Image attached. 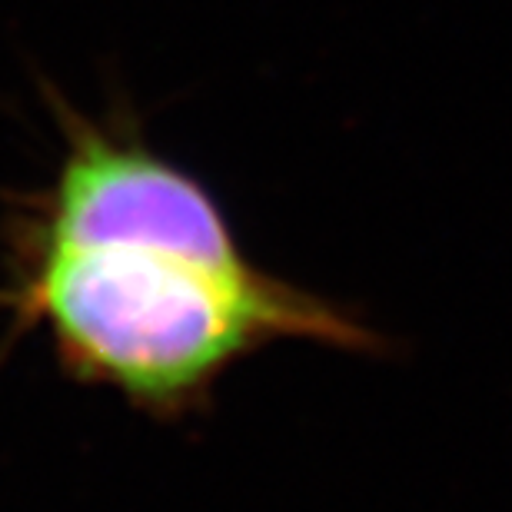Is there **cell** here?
<instances>
[{
    "label": "cell",
    "instance_id": "7a4b0ae2",
    "mask_svg": "<svg viewBox=\"0 0 512 512\" xmlns=\"http://www.w3.org/2000/svg\"><path fill=\"white\" fill-rule=\"evenodd\" d=\"M57 107L67 157L47 203L44 247H130L213 270H250L227 217L197 180L130 133Z\"/></svg>",
    "mask_w": 512,
    "mask_h": 512
},
{
    "label": "cell",
    "instance_id": "6da1fadb",
    "mask_svg": "<svg viewBox=\"0 0 512 512\" xmlns=\"http://www.w3.org/2000/svg\"><path fill=\"white\" fill-rule=\"evenodd\" d=\"M24 296L70 370L163 413L200 403L233 363L276 340L383 350L346 306L256 266L213 270L153 250L44 247Z\"/></svg>",
    "mask_w": 512,
    "mask_h": 512
}]
</instances>
